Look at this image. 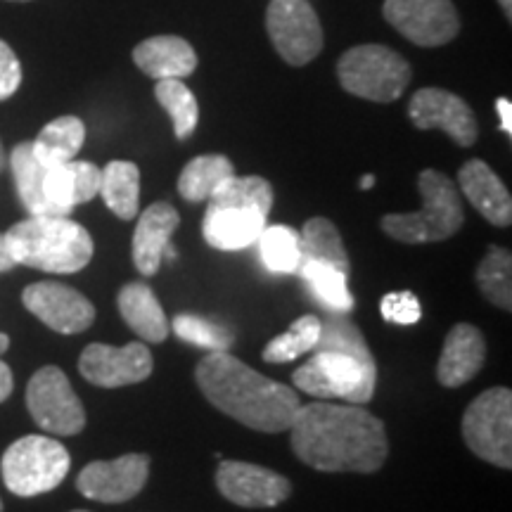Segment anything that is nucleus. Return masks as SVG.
Masks as SVG:
<instances>
[{
    "mask_svg": "<svg viewBox=\"0 0 512 512\" xmlns=\"http://www.w3.org/2000/svg\"><path fill=\"white\" fill-rule=\"evenodd\" d=\"M477 285L491 304L510 311L512 306V256L508 249L491 247L477 268Z\"/></svg>",
    "mask_w": 512,
    "mask_h": 512,
    "instance_id": "2f4dec72",
    "label": "nucleus"
},
{
    "mask_svg": "<svg viewBox=\"0 0 512 512\" xmlns=\"http://www.w3.org/2000/svg\"><path fill=\"white\" fill-rule=\"evenodd\" d=\"M10 3H29V0H10Z\"/></svg>",
    "mask_w": 512,
    "mask_h": 512,
    "instance_id": "c03bdc74",
    "label": "nucleus"
},
{
    "mask_svg": "<svg viewBox=\"0 0 512 512\" xmlns=\"http://www.w3.org/2000/svg\"><path fill=\"white\" fill-rule=\"evenodd\" d=\"M102 169L91 162H64L57 166H46V200L60 216H69L74 207L91 202L100 195Z\"/></svg>",
    "mask_w": 512,
    "mask_h": 512,
    "instance_id": "aec40b11",
    "label": "nucleus"
},
{
    "mask_svg": "<svg viewBox=\"0 0 512 512\" xmlns=\"http://www.w3.org/2000/svg\"><path fill=\"white\" fill-rule=\"evenodd\" d=\"M100 195L119 219L131 221L140 209V169L133 162H110L102 169Z\"/></svg>",
    "mask_w": 512,
    "mask_h": 512,
    "instance_id": "a878e982",
    "label": "nucleus"
},
{
    "mask_svg": "<svg viewBox=\"0 0 512 512\" xmlns=\"http://www.w3.org/2000/svg\"><path fill=\"white\" fill-rule=\"evenodd\" d=\"M299 247H302V259L323 261V264L349 273V254L342 235H339L335 223L323 219V216L304 223L302 233H299Z\"/></svg>",
    "mask_w": 512,
    "mask_h": 512,
    "instance_id": "c85d7f7f",
    "label": "nucleus"
},
{
    "mask_svg": "<svg viewBox=\"0 0 512 512\" xmlns=\"http://www.w3.org/2000/svg\"><path fill=\"white\" fill-rule=\"evenodd\" d=\"M384 19L420 48H437L460 34V15L451 0H384Z\"/></svg>",
    "mask_w": 512,
    "mask_h": 512,
    "instance_id": "f8f14e48",
    "label": "nucleus"
},
{
    "mask_svg": "<svg viewBox=\"0 0 512 512\" xmlns=\"http://www.w3.org/2000/svg\"><path fill=\"white\" fill-rule=\"evenodd\" d=\"M216 486L240 508H275L292 494L290 479L242 460H223L216 472Z\"/></svg>",
    "mask_w": 512,
    "mask_h": 512,
    "instance_id": "dca6fc26",
    "label": "nucleus"
},
{
    "mask_svg": "<svg viewBox=\"0 0 512 512\" xmlns=\"http://www.w3.org/2000/svg\"><path fill=\"white\" fill-rule=\"evenodd\" d=\"M302 368L294 370V387L316 399H342L368 403L375 396L377 366L373 356H356L349 351L316 349Z\"/></svg>",
    "mask_w": 512,
    "mask_h": 512,
    "instance_id": "423d86ee",
    "label": "nucleus"
},
{
    "mask_svg": "<svg viewBox=\"0 0 512 512\" xmlns=\"http://www.w3.org/2000/svg\"><path fill=\"white\" fill-rule=\"evenodd\" d=\"M337 76L342 88L370 102H394L411 83V64L387 46H356L339 57Z\"/></svg>",
    "mask_w": 512,
    "mask_h": 512,
    "instance_id": "0eeeda50",
    "label": "nucleus"
},
{
    "mask_svg": "<svg viewBox=\"0 0 512 512\" xmlns=\"http://www.w3.org/2000/svg\"><path fill=\"white\" fill-rule=\"evenodd\" d=\"M463 439L486 463L512 467V394L494 387L479 394L463 415Z\"/></svg>",
    "mask_w": 512,
    "mask_h": 512,
    "instance_id": "1a4fd4ad",
    "label": "nucleus"
},
{
    "mask_svg": "<svg viewBox=\"0 0 512 512\" xmlns=\"http://www.w3.org/2000/svg\"><path fill=\"white\" fill-rule=\"evenodd\" d=\"M10 169L15 176L19 202L29 211V216H60L46 200V166L38 162L31 143H19L10 152Z\"/></svg>",
    "mask_w": 512,
    "mask_h": 512,
    "instance_id": "b1692460",
    "label": "nucleus"
},
{
    "mask_svg": "<svg viewBox=\"0 0 512 512\" xmlns=\"http://www.w3.org/2000/svg\"><path fill=\"white\" fill-rule=\"evenodd\" d=\"M486 361V344L482 332L470 323L453 325L441 349L437 377L444 387H460L470 382Z\"/></svg>",
    "mask_w": 512,
    "mask_h": 512,
    "instance_id": "412c9836",
    "label": "nucleus"
},
{
    "mask_svg": "<svg viewBox=\"0 0 512 512\" xmlns=\"http://www.w3.org/2000/svg\"><path fill=\"white\" fill-rule=\"evenodd\" d=\"M5 162H8V159H5V150H3V143H0V171L5 169Z\"/></svg>",
    "mask_w": 512,
    "mask_h": 512,
    "instance_id": "37998d69",
    "label": "nucleus"
},
{
    "mask_svg": "<svg viewBox=\"0 0 512 512\" xmlns=\"http://www.w3.org/2000/svg\"><path fill=\"white\" fill-rule=\"evenodd\" d=\"M155 98L171 117L176 138H190L192 133H195L197 121H200V105H197L195 95H192L188 86H185L183 79L157 81Z\"/></svg>",
    "mask_w": 512,
    "mask_h": 512,
    "instance_id": "7c9ffc66",
    "label": "nucleus"
},
{
    "mask_svg": "<svg viewBox=\"0 0 512 512\" xmlns=\"http://www.w3.org/2000/svg\"><path fill=\"white\" fill-rule=\"evenodd\" d=\"M207 202L202 221L207 245L221 252H240L252 247L266 228L273 185L261 176H230Z\"/></svg>",
    "mask_w": 512,
    "mask_h": 512,
    "instance_id": "7ed1b4c3",
    "label": "nucleus"
},
{
    "mask_svg": "<svg viewBox=\"0 0 512 512\" xmlns=\"http://www.w3.org/2000/svg\"><path fill=\"white\" fill-rule=\"evenodd\" d=\"M86 143V126L79 117H60L41 128L36 140H31L34 155L43 166L72 162Z\"/></svg>",
    "mask_w": 512,
    "mask_h": 512,
    "instance_id": "393cba45",
    "label": "nucleus"
},
{
    "mask_svg": "<svg viewBox=\"0 0 512 512\" xmlns=\"http://www.w3.org/2000/svg\"><path fill=\"white\" fill-rule=\"evenodd\" d=\"M297 273L306 280L311 294L325 306V311L347 313L354 309V297H351L347 283V271H339V268L323 264V261L302 259Z\"/></svg>",
    "mask_w": 512,
    "mask_h": 512,
    "instance_id": "cd10ccee",
    "label": "nucleus"
},
{
    "mask_svg": "<svg viewBox=\"0 0 512 512\" xmlns=\"http://www.w3.org/2000/svg\"><path fill=\"white\" fill-rule=\"evenodd\" d=\"M373 185H375V176H363V181H361V188L363 190L373 188Z\"/></svg>",
    "mask_w": 512,
    "mask_h": 512,
    "instance_id": "79ce46f5",
    "label": "nucleus"
},
{
    "mask_svg": "<svg viewBox=\"0 0 512 512\" xmlns=\"http://www.w3.org/2000/svg\"><path fill=\"white\" fill-rule=\"evenodd\" d=\"M498 5H501V10L505 12V17H508V22H510V17H512V0H498Z\"/></svg>",
    "mask_w": 512,
    "mask_h": 512,
    "instance_id": "ea45409f",
    "label": "nucleus"
},
{
    "mask_svg": "<svg viewBox=\"0 0 512 512\" xmlns=\"http://www.w3.org/2000/svg\"><path fill=\"white\" fill-rule=\"evenodd\" d=\"M72 512H88V510H72Z\"/></svg>",
    "mask_w": 512,
    "mask_h": 512,
    "instance_id": "49530a36",
    "label": "nucleus"
},
{
    "mask_svg": "<svg viewBox=\"0 0 512 512\" xmlns=\"http://www.w3.org/2000/svg\"><path fill=\"white\" fill-rule=\"evenodd\" d=\"M22 302L50 330L79 335L95 320V306L74 287L62 283H34L22 292Z\"/></svg>",
    "mask_w": 512,
    "mask_h": 512,
    "instance_id": "f3484780",
    "label": "nucleus"
},
{
    "mask_svg": "<svg viewBox=\"0 0 512 512\" xmlns=\"http://www.w3.org/2000/svg\"><path fill=\"white\" fill-rule=\"evenodd\" d=\"M318 337H320V318L309 313V316L294 320L285 335L271 339L261 356H264L266 363H290L294 358L311 354V351L316 349Z\"/></svg>",
    "mask_w": 512,
    "mask_h": 512,
    "instance_id": "473e14b6",
    "label": "nucleus"
},
{
    "mask_svg": "<svg viewBox=\"0 0 512 512\" xmlns=\"http://www.w3.org/2000/svg\"><path fill=\"white\" fill-rule=\"evenodd\" d=\"M266 31L278 55L292 67H304L323 50V27L309 0H271Z\"/></svg>",
    "mask_w": 512,
    "mask_h": 512,
    "instance_id": "9b49d317",
    "label": "nucleus"
},
{
    "mask_svg": "<svg viewBox=\"0 0 512 512\" xmlns=\"http://www.w3.org/2000/svg\"><path fill=\"white\" fill-rule=\"evenodd\" d=\"M254 245L259 247L261 264L275 275L297 273L302 264L299 233L290 226H266Z\"/></svg>",
    "mask_w": 512,
    "mask_h": 512,
    "instance_id": "c756f323",
    "label": "nucleus"
},
{
    "mask_svg": "<svg viewBox=\"0 0 512 512\" xmlns=\"http://www.w3.org/2000/svg\"><path fill=\"white\" fill-rule=\"evenodd\" d=\"M0 512H3V501H0Z\"/></svg>",
    "mask_w": 512,
    "mask_h": 512,
    "instance_id": "a18cd8bd",
    "label": "nucleus"
},
{
    "mask_svg": "<svg viewBox=\"0 0 512 512\" xmlns=\"http://www.w3.org/2000/svg\"><path fill=\"white\" fill-rule=\"evenodd\" d=\"M69 451L60 441L43 437V434H29L17 439L0 460L3 482L15 496L31 498L48 494L57 489L67 477Z\"/></svg>",
    "mask_w": 512,
    "mask_h": 512,
    "instance_id": "6e6552de",
    "label": "nucleus"
},
{
    "mask_svg": "<svg viewBox=\"0 0 512 512\" xmlns=\"http://www.w3.org/2000/svg\"><path fill=\"white\" fill-rule=\"evenodd\" d=\"M292 451L320 472H377L389 453L380 418L358 403H302L292 425Z\"/></svg>",
    "mask_w": 512,
    "mask_h": 512,
    "instance_id": "f257e3e1",
    "label": "nucleus"
},
{
    "mask_svg": "<svg viewBox=\"0 0 512 512\" xmlns=\"http://www.w3.org/2000/svg\"><path fill=\"white\" fill-rule=\"evenodd\" d=\"M460 190L470 200L486 221L498 228H508L512 223V200L496 171L482 159H470L458 171Z\"/></svg>",
    "mask_w": 512,
    "mask_h": 512,
    "instance_id": "6ab92c4d",
    "label": "nucleus"
},
{
    "mask_svg": "<svg viewBox=\"0 0 512 512\" xmlns=\"http://www.w3.org/2000/svg\"><path fill=\"white\" fill-rule=\"evenodd\" d=\"M408 117L420 131L439 128L460 147L477 143L479 126L475 112L463 98L444 88H420L408 105Z\"/></svg>",
    "mask_w": 512,
    "mask_h": 512,
    "instance_id": "4468645a",
    "label": "nucleus"
},
{
    "mask_svg": "<svg viewBox=\"0 0 512 512\" xmlns=\"http://www.w3.org/2000/svg\"><path fill=\"white\" fill-rule=\"evenodd\" d=\"M496 112H498V119H501V128L505 133H512V105L508 98H498L496 100Z\"/></svg>",
    "mask_w": 512,
    "mask_h": 512,
    "instance_id": "e433bc0d",
    "label": "nucleus"
},
{
    "mask_svg": "<svg viewBox=\"0 0 512 512\" xmlns=\"http://www.w3.org/2000/svg\"><path fill=\"white\" fill-rule=\"evenodd\" d=\"M15 264L69 275L93 259V238L69 216H29L5 233Z\"/></svg>",
    "mask_w": 512,
    "mask_h": 512,
    "instance_id": "20e7f679",
    "label": "nucleus"
},
{
    "mask_svg": "<svg viewBox=\"0 0 512 512\" xmlns=\"http://www.w3.org/2000/svg\"><path fill=\"white\" fill-rule=\"evenodd\" d=\"M117 306L128 328L136 332L143 342L162 344L169 337V320H166V313L155 297V292L147 285L128 283L126 287H121Z\"/></svg>",
    "mask_w": 512,
    "mask_h": 512,
    "instance_id": "5701e85b",
    "label": "nucleus"
},
{
    "mask_svg": "<svg viewBox=\"0 0 512 512\" xmlns=\"http://www.w3.org/2000/svg\"><path fill=\"white\" fill-rule=\"evenodd\" d=\"M15 259H12L10 249H8V240H5V233L0 235V273H8L15 268Z\"/></svg>",
    "mask_w": 512,
    "mask_h": 512,
    "instance_id": "58836bf2",
    "label": "nucleus"
},
{
    "mask_svg": "<svg viewBox=\"0 0 512 512\" xmlns=\"http://www.w3.org/2000/svg\"><path fill=\"white\" fill-rule=\"evenodd\" d=\"M382 318L394 325H413L422 318V306L413 292H389L380 304Z\"/></svg>",
    "mask_w": 512,
    "mask_h": 512,
    "instance_id": "f704fd0d",
    "label": "nucleus"
},
{
    "mask_svg": "<svg viewBox=\"0 0 512 512\" xmlns=\"http://www.w3.org/2000/svg\"><path fill=\"white\" fill-rule=\"evenodd\" d=\"M150 475V458L143 453H126L114 460H95L76 477V489L98 503H126L145 489Z\"/></svg>",
    "mask_w": 512,
    "mask_h": 512,
    "instance_id": "ddd939ff",
    "label": "nucleus"
},
{
    "mask_svg": "<svg viewBox=\"0 0 512 512\" xmlns=\"http://www.w3.org/2000/svg\"><path fill=\"white\" fill-rule=\"evenodd\" d=\"M155 361L143 342H131L124 347L110 344H88L79 358V373L95 387L117 389L126 384H138L150 377Z\"/></svg>",
    "mask_w": 512,
    "mask_h": 512,
    "instance_id": "2eb2a0df",
    "label": "nucleus"
},
{
    "mask_svg": "<svg viewBox=\"0 0 512 512\" xmlns=\"http://www.w3.org/2000/svg\"><path fill=\"white\" fill-rule=\"evenodd\" d=\"M19 83H22V64H19L15 50L0 38V100L12 98Z\"/></svg>",
    "mask_w": 512,
    "mask_h": 512,
    "instance_id": "c9c22d12",
    "label": "nucleus"
},
{
    "mask_svg": "<svg viewBox=\"0 0 512 512\" xmlns=\"http://www.w3.org/2000/svg\"><path fill=\"white\" fill-rule=\"evenodd\" d=\"M422 207L411 214H389L382 219V230L389 238L406 245H425L453 238L463 226V202L451 178L434 169H425L418 181Z\"/></svg>",
    "mask_w": 512,
    "mask_h": 512,
    "instance_id": "39448f33",
    "label": "nucleus"
},
{
    "mask_svg": "<svg viewBox=\"0 0 512 512\" xmlns=\"http://www.w3.org/2000/svg\"><path fill=\"white\" fill-rule=\"evenodd\" d=\"M181 223L178 211L169 202L150 204L140 214L136 233H133V264L143 275H155L162 261L174 259L171 235Z\"/></svg>",
    "mask_w": 512,
    "mask_h": 512,
    "instance_id": "a211bd4d",
    "label": "nucleus"
},
{
    "mask_svg": "<svg viewBox=\"0 0 512 512\" xmlns=\"http://www.w3.org/2000/svg\"><path fill=\"white\" fill-rule=\"evenodd\" d=\"M27 408L41 430L74 437L86 427V411L69 377L57 366H46L29 380Z\"/></svg>",
    "mask_w": 512,
    "mask_h": 512,
    "instance_id": "9d476101",
    "label": "nucleus"
},
{
    "mask_svg": "<svg viewBox=\"0 0 512 512\" xmlns=\"http://www.w3.org/2000/svg\"><path fill=\"white\" fill-rule=\"evenodd\" d=\"M230 176H235V166L223 155H202L190 159L178 176V192L188 202H207Z\"/></svg>",
    "mask_w": 512,
    "mask_h": 512,
    "instance_id": "bb28decb",
    "label": "nucleus"
},
{
    "mask_svg": "<svg viewBox=\"0 0 512 512\" xmlns=\"http://www.w3.org/2000/svg\"><path fill=\"white\" fill-rule=\"evenodd\" d=\"M8 349H10V337L0 332V354H5Z\"/></svg>",
    "mask_w": 512,
    "mask_h": 512,
    "instance_id": "a19ab883",
    "label": "nucleus"
},
{
    "mask_svg": "<svg viewBox=\"0 0 512 512\" xmlns=\"http://www.w3.org/2000/svg\"><path fill=\"white\" fill-rule=\"evenodd\" d=\"M133 62L150 79H185L197 69V53L181 36H152L138 43Z\"/></svg>",
    "mask_w": 512,
    "mask_h": 512,
    "instance_id": "4be33fe9",
    "label": "nucleus"
},
{
    "mask_svg": "<svg viewBox=\"0 0 512 512\" xmlns=\"http://www.w3.org/2000/svg\"><path fill=\"white\" fill-rule=\"evenodd\" d=\"M12 387H15V380H12V370L8 363L0 361V403H3L12 394Z\"/></svg>",
    "mask_w": 512,
    "mask_h": 512,
    "instance_id": "4c0bfd02",
    "label": "nucleus"
},
{
    "mask_svg": "<svg viewBox=\"0 0 512 512\" xmlns=\"http://www.w3.org/2000/svg\"><path fill=\"white\" fill-rule=\"evenodd\" d=\"M171 330L176 332L183 342L192 344V347L209 349V351H228L233 347L235 335L226 325L214 323V320L192 316V313H181L171 323Z\"/></svg>",
    "mask_w": 512,
    "mask_h": 512,
    "instance_id": "72a5a7b5",
    "label": "nucleus"
},
{
    "mask_svg": "<svg viewBox=\"0 0 512 512\" xmlns=\"http://www.w3.org/2000/svg\"><path fill=\"white\" fill-rule=\"evenodd\" d=\"M195 377L211 406L256 432L290 430L302 406L292 387L256 373L228 351H211L204 356Z\"/></svg>",
    "mask_w": 512,
    "mask_h": 512,
    "instance_id": "f03ea898",
    "label": "nucleus"
}]
</instances>
